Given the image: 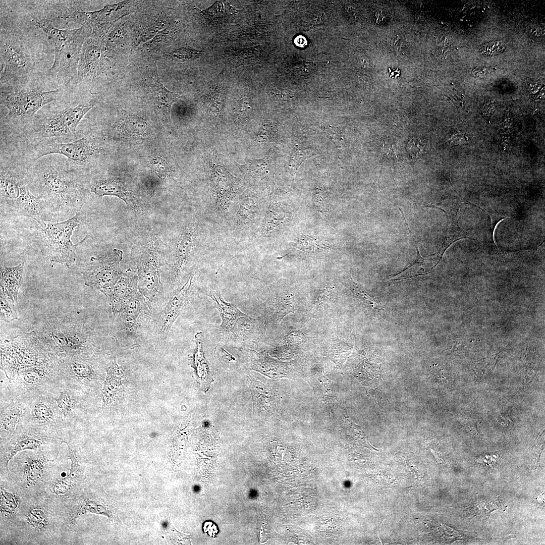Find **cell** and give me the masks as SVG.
Instances as JSON below:
<instances>
[{
  "mask_svg": "<svg viewBox=\"0 0 545 545\" xmlns=\"http://www.w3.org/2000/svg\"><path fill=\"white\" fill-rule=\"evenodd\" d=\"M27 178L29 187L52 207L60 220L79 212L85 188L75 171L61 165H39Z\"/></svg>",
  "mask_w": 545,
  "mask_h": 545,
  "instance_id": "1",
  "label": "cell"
},
{
  "mask_svg": "<svg viewBox=\"0 0 545 545\" xmlns=\"http://www.w3.org/2000/svg\"><path fill=\"white\" fill-rule=\"evenodd\" d=\"M29 189L27 177L14 171L1 168V214L30 217L42 228L48 223L60 221L52 207L41 197L32 194Z\"/></svg>",
  "mask_w": 545,
  "mask_h": 545,
  "instance_id": "2",
  "label": "cell"
},
{
  "mask_svg": "<svg viewBox=\"0 0 545 545\" xmlns=\"http://www.w3.org/2000/svg\"><path fill=\"white\" fill-rule=\"evenodd\" d=\"M35 63L22 36L13 28L1 27V85L24 83L30 77Z\"/></svg>",
  "mask_w": 545,
  "mask_h": 545,
  "instance_id": "3",
  "label": "cell"
},
{
  "mask_svg": "<svg viewBox=\"0 0 545 545\" xmlns=\"http://www.w3.org/2000/svg\"><path fill=\"white\" fill-rule=\"evenodd\" d=\"M23 85L9 84L7 88L1 87V103L8 110L7 120L30 119L42 107L57 100L63 93V88L44 90L37 85Z\"/></svg>",
  "mask_w": 545,
  "mask_h": 545,
  "instance_id": "4",
  "label": "cell"
},
{
  "mask_svg": "<svg viewBox=\"0 0 545 545\" xmlns=\"http://www.w3.org/2000/svg\"><path fill=\"white\" fill-rule=\"evenodd\" d=\"M80 223L78 212L63 222L48 223L45 227L41 228L38 242L43 256L52 262L64 264L70 268L76 261L77 247L90 237L86 235L78 243H73V232Z\"/></svg>",
  "mask_w": 545,
  "mask_h": 545,
  "instance_id": "5",
  "label": "cell"
},
{
  "mask_svg": "<svg viewBox=\"0 0 545 545\" xmlns=\"http://www.w3.org/2000/svg\"><path fill=\"white\" fill-rule=\"evenodd\" d=\"M32 332L42 343H51L66 352L83 349L91 336L83 324L56 317H50Z\"/></svg>",
  "mask_w": 545,
  "mask_h": 545,
  "instance_id": "6",
  "label": "cell"
},
{
  "mask_svg": "<svg viewBox=\"0 0 545 545\" xmlns=\"http://www.w3.org/2000/svg\"><path fill=\"white\" fill-rule=\"evenodd\" d=\"M40 343L32 331L5 340L1 345L2 369L15 372L46 362L36 349Z\"/></svg>",
  "mask_w": 545,
  "mask_h": 545,
  "instance_id": "7",
  "label": "cell"
},
{
  "mask_svg": "<svg viewBox=\"0 0 545 545\" xmlns=\"http://www.w3.org/2000/svg\"><path fill=\"white\" fill-rule=\"evenodd\" d=\"M122 258L123 251L117 249L99 257H91L82 271L85 285L96 288L105 296L120 278Z\"/></svg>",
  "mask_w": 545,
  "mask_h": 545,
  "instance_id": "8",
  "label": "cell"
},
{
  "mask_svg": "<svg viewBox=\"0 0 545 545\" xmlns=\"http://www.w3.org/2000/svg\"><path fill=\"white\" fill-rule=\"evenodd\" d=\"M116 315H118L117 336L120 339L124 340L143 336L152 317L150 301L139 292Z\"/></svg>",
  "mask_w": 545,
  "mask_h": 545,
  "instance_id": "9",
  "label": "cell"
},
{
  "mask_svg": "<svg viewBox=\"0 0 545 545\" xmlns=\"http://www.w3.org/2000/svg\"><path fill=\"white\" fill-rule=\"evenodd\" d=\"M90 29L82 26V30L76 37L54 49V61L46 72L47 76L65 84L77 79L80 52Z\"/></svg>",
  "mask_w": 545,
  "mask_h": 545,
  "instance_id": "10",
  "label": "cell"
},
{
  "mask_svg": "<svg viewBox=\"0 0 545 545\" xmlns=\"http://www.w3.org/2000/svg\"><path fill=\"white\" fill-rule=\"evenodd\" d=\"M158 248L157 238L151 237L147 250L140 257L137 263L139 291L150 302L155 301L162 292Z\"/></svg>",
  "mask_w": 545,
  "mask_h": 545,
  "instance_id": "11",
  "label": "cell"
},
{
  "mask_svg": "<svg viewBox=\"0 0 545 545\" xmlns=\"http://www.w3.org/2000/svg\"><path fill=\"white\" fill-rule=\"evenodd\" d=\"M95 105V102H81L52 112L43 122L40 132L46 137L73 135L85 114Z\"/></svg>",
  "mask_w": 545,
  "mask_h": 545,
  "instance_id": "12",
  "label": "cell"
},
{
  "mask_svg": "<svg viewBox=\"0 0 545 545\" xmlns=\"http://www.w3.org/2000/svg\"><path fill=\"white\" fill-rule=\"evenodd\" d=\"M193 275L191 274L186 283L171 294L164 309L156 315L154 328L156 334L166 338L176 319L188 302L191 293Z\"/></svg>",
  "mask_w": 545,
  "mask_h": 545,
  "instance_id": "13",
  "label": "cell"
},
{
  "mask_svg": "<svg viewBox=\"0 0 545 545\" xmlns=\"http://www.w3.org/2000/svg\"><path fill=\"white\" fill-rule=\"evenodd\" d=\"M98 151V148L91 139L83 137L71 142L48 145L40 151L38 158L59 154L76 164H83L88 161Z\"/></svg>",
  "mask_w": 545,
  "mask_h": 545,
  "instance_id": "14",
  "label": "cell"
},
{
  "mask_svg": "<svg viewBox=\"0 0 545 545\" xmlns=\"http://www.w3.org/2000/svg\"><path fill=\"white\" fill-rule=\"evenodd\" d=\"M148 79L156 114L165 125L170 124L172 105L180 96L164 86L158 76L155 63L149 67Z\"/></svg>",
  "mask_w": 545,
  "mask_h": 545,
  "instance_id": "15",
  "label": "cell"
},
{
  "mask_svg": "<svg viewBox=\"0 0 545 545\" xmlns=\"http://www.w3.org/2000/svg\"><path fill=\"white\" fill-rule=\"evenodd\" d=\"M139 292L137 272L131 269L122 272L117 284L105 295L114 315L119 313Z\"/></svg>",
  "mask_w": 545,
  "mask_h": 545,
  "instance_id": "16",
  "label": "cell"
},
{
  "mask_svg": "<svg viewBox=\"0 0 545 545\" xmlns=\"http://www.w3.org/2000/svg\"><path fill=\"white\" fill-rule=\"evenodd\" d=\"M91 192L99 196H114L123 200L131 209L136 211L138 204L136 198L128 186L120 178L108 177L99 179L90 187Z\"/></svg>",
  "mask_w": 545,
  "mask_h": 545,
  "instance_id": "17",
  "label": "cell"
},
{
  "mask_svg": "<svg viewBox=\"0 0 545 545\" xmlns=\"http://www.w3.org/2000/svg\"><path fill=\"white\" fill-rule=\"evenodd\" d=\"M97 38L96 35L88 37L83 45L78 63L77 81L92 75L99 62L101 48Z\"/></svg>",
  "mask_w": 545,
  "mask_h": 545,
  "instance_id": "18",
  "label": "cell"
},
{
  "mask_svg": "<svg viewBox=\"0 0 545 545\" xmlns=\"http://www.w3.org/2000/svg\"><path fill=\"white\" fill-rule=\"evenodd\" d=\"M195 347L190 358V364L194 368L198 383L201 389L207 391L213 382L208 363L204 353V335L199 332L195 335Z\"/></svg>",
  "mask_w": 545,
  "mask_h": 545,
  "instance_id": "19",
  "label": "cell"
},
{
  "mask_svg": "<svg viewBox=\"0 0 545 545\" xmlns=\"http://www.w3.org/2000/svg\"><path fill=\"white\" fill-rule=\"evenodd\" d=\"M24 263L16 266L1 267V294L15 305L23 280Z\"/></svg>",
  "mask_w": 545,
  "mask_h": 545,
  "instance_id": "20",
  "label": "cell"
},
{
  "mask_svg": "<svg viewBox=\"0 0 545 545\" xmlns=\"http://www.w3.org/2000/svg\"><path fill=\"white\" fill-rule=\"evenodd\" d=\"M213 301L221 316L222 322L220 329L227 333H232L238 320L244 317H249L242 312L234 304L227 302L221 295L211 290L207 294Z\"/></svg>",
  "mask_w": 545,
  "mask_h": 545,
  "instance_id": "21",
  "label": "cell"
},
{
  "mask_svg": "<svg viewBox=\"0 0 545 545\" xmlns=\"http://www.w3.org/2000/svg\"><path fill=\"white\" fill-rule=\"evenodd\" d=\"M106 377L102 390L103 404L107 406L112 403L119 395L125 379L122 368L114 360L106 369Z\"/></svg>",
  "mask_w": 545,
  "mask_h": 545,
  "instance_id": "22",
  "label": "cell"
},
{
  "mask_svg": "<svg viewBox=\"0 0 545 545\" xmlns=\"http://www.w3.org/2000/svg\"><path fill=\"white\" fill-rule=\"evenodd\" d=\"M119 116L116 130L128 137H141L147 133V124L141 118L130 114L121 107L118 108Z\"/></svg>",
  "mask_w": 545,
  "mask_h": 545,
  "instance_id": "23",
  "label": "cell"
},
{
  "mask_svg": "<svg viewBox=\"0 0 545 545\" xmlns=\"http://www.w3.org/2000/svg\"><path fill=\"white\" fill-rule=\"evenodd\" d=\"M192 231L186 227L182 232L177 244L175 260L172 266L174 279L176 280L188 263L192 245Z\"/></svg>",
  "mask_w": 545,
  "mask_h": 545,
  "instance_id": "24",
  "label": "cell"
},
{
  "mask_svg": "<svg viewBox=\"0 0 545 545\" xmlns=\"http://www.w3.org/2000/svg\"><path fill=\"white\" fill-rule=\"evenodd\" d=\"M344 282L355 296L369 309L375 312H380L385 310L381 302L370 296L360 284L353 281L350 274L346 276Z\"/></svg>",
  "mask_w": 545,
  "mask_h": 545,
  "instance_id": "25",
  "label": "cell"
},
{
  "mask_svg": "<svg viewBox=\"0 0 545 545\" xmlns=\"http://www.w3.org/2000/svg\"><path fill=\"white\" fill-rule=\"evenodd\" d=\"M417 257L411 263L408 264L402 271L391 275L392 280H402L426 274V271L429 267L428 266L429 258L422 257L419 253L418 247L416 248Z\"/></svg>",
  "mask_w": 545,
  "mask_h": 545,
  "instance_id": "26",
  "label": "cell"
},
{
  "mask_svg": "<svg viewBox=\"0 0 545 545\" xmlns=\"http://www.w3.org/2000/svg\"><path fill=\"white\" fill-rule=\"evenodd\" d=\"M42 440L37 438L24 436L20 438L8 448L5 455V459L8 468L9 461L18 452L27 449L35 450L43 444Z\"/></svg>",
  "mask_w": 545,
  "mask_h": 545,
  "instance_id": "27",
  "label": "cell"
},
{
  "mask_svg": "<svg viewBox=\"0 0 545 545\" xmlns=\"http://www.w3.org/2000/svg\"><path fill=\"white\" fill-rule=\"evenodd\" d=\"M291 244L299 250L308 253L320 252L330 249L329 246L322 240L307 235L299 237Z\"/></svg>",
  "mask_w": 545,
  "mask_h": 545,
  "instance_id": "28",
  "label": "cell"
},
{
  "mask_svg": "<svg viewBox=\"0 0 545 545\" xmlns=\"http://www.w3.org/2000/svg\"><path fill=\"white\" fill-rule=\"evenodd\" d=\"M67 363L71 372L78 378L88 379L93 374L92 366L89 362L82 358H71Z\"/></svg>",
  "mask_w": 545,
  "mask_h": 545,
  "instance_id": "29",
  "label": "cell"
},
{
  "mask_svg": "<svg viewBox=\"0 0 545 545\" xmlns=\"http://www.w3.org/2000/svg\"><path fill=\"white\" fill-rule=\"evenodd\" d=\"M506 509V506L498 497L488 502L483 501L473 505L471 507L470 510L475 515L489 517L490 513L495 510L504 511Z\"/></svg>",
  "mask_w": 545,
  "mask_h": 545,
  "instance_id": "30",
  "label": "cell"
},
{
  "mask_svg": "<svg viewBox=\"0 0 545 545\" xmlns=\"http://www.w3.org/2000/svg\"><path fill=\"white\" fill-rule=\"evenodd\" d=\"M48 365L45 362L40 365L25 369L23 379L25 383L33 385L45 377L48 372Z\"/></svg>",
  "mask_w": 545,
  "mask_h": 545,
  "instance_id": "31",
  "label": "cell"
},
{
  "mask_svg": "<svg viewBox=\"0 0 545 545\" xmlns=\"http://www.w3.org/2000/svg\"><path fill=\"white\" fill-rule=\"evenodd\" d=\"M21 415V409L18 407H12L8 410L1 417V429L6 432L11 434L15 429Z\"/></svg>",
  "mask_w": 545,
  "mask_h": 545,
  "instance_id": "32",
  "label": "cell"
},
{
  "mask_svg": "<svg viewBox=\"0 0 545 545\" xmlns=\"http://www.w3.org/2000/svg\"><path fill=\"white\" fill-rule=\"evenodd\" d=\"M315 155L310 149H305L299 146L294 147L289 162V167L292 175H295L301 164L307 158Z\"/></svg>",
  "mask_w": 545,
  "mask_h": 545,
  "instance_id": "33",
  "label": "cell"
},
{
  "mask_svg": "<svg viewBox=\"0 0 545 545\" xmlns=\"http://www.w3.org/2000/svg\"><path fill=\"white\" fill-rule=\"evenodd\" d=\"M45 462L44 457L31 459L28 462L25 469V475L30 484L33 483L41 475Z\"/></svg>",
  "mask_w": 545,
  "mask_h": 545,
  "instance_id": "34",
  "label": "cell"
},
{
  "mask_svg": "<svg viewBox=\"0 0 545 545\" xmlns=\"http://www.w3.org/2000/svg\"><path fill=\"white\" fill-rule=\"evenodd\" d=\"M285 214L283 210L278 207L269 209L264 222L263 229L265 232L270 231L281 225L284 220Z\"/></svg>",
  "mask_w": 545,
  "mask_h": 545,
  "instance_id": "35",
  "label": "cell"
},
{
  "mask_svg": "<svg viewBox=\"0 0 545 545\" xmlns=\"http://www.w3.org/2000/svg\"><path fill=\"white\" fill-rule=\"evenodd\" d=\"M233 10H234L228 3L216 2L211 7L203 11V13L208 17L220 18L230 15L231 12Z\"/></svg>",
  "mask_w": 545,
  "mask_h": 545,
  "instance_id": "36",
  "label": "cell"
},
{
  "mask_svg": "<svg viewBox=\"0 0 545 545\" xmlns=\"http://www.w3.org/2000/svg\"><path fill=\"white\" fill-rule=\"evenodd\" d=\"M150 166L161 178H165L171 173V169L167 162L161 156L155 155L150 160Z\"/></svg>",
  "mask_w": 545,
  "mask_h": 545,
  "instance_id": "37",
  "label": "cell"
},
{
  "mask_svg": "<svg viewBox=\"0 0 545 545\" xmlns=\"http://www.w3.org/2000/svg\"><path fill=\"white\" fill-rule=\"evenodd\" d=\"M257 209L254 202L250 199L243 201L239 207L238 216L243 222L249 221Z\"/></svg>",
  "mask_w": 545,
  "mask_h": 545,
  "instance_id": "38",
  "label": "cell"
},
{
  "mask_svg": "<svg viewBox=\"0 0 545 545\" xmlns=\"http://www.w3.org/2000/svg\"><path fill=\"white\" fill-rule=\"evenodd\" d=\"M33 415L40 423H44L52 419L53 414L50 408L43 403H37L33 409Z\"/></svg>",
  "mask_w": 545,
  "mask_h": 545,
  "instance_id": "39",
  "label": "cell"
},
{
  "mask_svg": "<svg viewBox=\"0 0 545 545\" xmlns=\"http://www.w3.org/2000/svg\"><path fill=\"white\" fill-rule=\"evenodd\" d=\"M1 318L6 322H10L18 318L15 305L9 302L1 294Z\"/></svg>",
  "mask_w": 545,
  "mask_h": 545,
  "instance_id": "40",
  "label": "cell"
},
{
  "mask_svg": "<svg viewBox=\"0 0 545 545\" xmlns=\"http://www.w3.org/2000/svg\"><path fill=\"white\" fill-rule=\"evenodd\" d=\"M201 52L198 50H195L188 48H181L170 52L168 56L173 60L183 62L190 59H194L199 57Z\"/></svg>",
  "mask_w": 545,
  "mask_h": 545,
  "instance_id": "41",
  "label": "cell"
},
{
  "mask_svg": "<svg viewBox=\"0 0 545 545\" xmlns=\"http://www.w3.org/2000/svg\"><path fill=\"white\" fill-rule=\"evenodd\" d=\"M505 48L506 45L503 42L495 41L482 45L479 51L483 56H490L502 53Z\"/></svg>",
  "mask_w": 545,
  "mask_h": 545,
  "instance_id": "42",
  "label": "cell"
},
{
  "mask_svg": "<svg viewBox=\"0 0 545 545\" xmlns=\"http://www.w3.org/2000/svg\"><path fill=\"white\" fill-rule=\"evenodd\" d=\"M55 400L58 407L65 416L68 415L74 408L71 396L65 392H60L59 397L55 398Z\"/></svg>",
  "mask_w": 545,
  "mask_h": 545,
  "instance_id": "43",
  "label": "cell"
},
{
  "mask_svg": "<svg viewBox=\"0 0 545 545\" xmlns=\"http://www.w3.org/2000/svg\"><path fill=\"white\" fill-rule=\"evenodd\" d=\"M426 145V140L422 138H417L411 139L408 143L407 149L408 152L413 157L417 155L423 151Z\"/></svg>",
  "mask_w": 545,
  "mask_h": 545,
  "instance_id": "44",
  "label": "cell"
},
{
  "mask_svg": "<svg viewBox=\"0 0 545 545\" xmlns=\"http://www.w3.org/2000/svg\"><path fill=\"white\" fill-rule=\"evenodd\" d=\"M495 108V101L491 99L486 100L482 107V115L486 118H489L494 112Z\"/></svg>",
  "mask_w": 545,
  "mask_h": 545,
  "instance_id": "45",
  "label": "cell"
},
{
  "mask_svg": "<svg viewBox=\"0 0 545 545\" xmlns=\"http://www.w3.org/2000/svg\"><path fill=\"white\" fill-rule=\"evenodd\" d=\"M450 143L453 145H459L466 144L468 142V139L466 135L461 132H458L454 134L450 139Z\"/></svg>",
  "mask_w": 545,
  "mask_h": 545,
  "instance_id": "46",
  "label": "cell"
},
{
  "mask_svg": "<svg viewBox=\"0 0 545 545\" xmlns=\"http://www.w3.org/2000/svg\"><path fill=\"white\" fill-rule=\"evenodd\" d=\"M430 374L432 378L435 379H446L444 370L441 367H433L430 370Z\"/></svg>",
  "mask_w": 545,
  "mask_h": 545,
  "instance_id": "47",
  "label": "cell"
},
{
  "mask_svg": "<svg viewBox=\"0 0 545 545\" xmlns=\"http://www.w3.org/2000/svg\"><path fill=\"white\" fill-rule=\"evenodd\" d=\"M491 71V69L486 67H479L472 70V74L474 76L483 78L486 77Z\"/></svg>",
  "mask_w": 545,
  "mask_h": 545,
  "instance_id": "48",
  "label": "cell"
},
{
  "mask_svg": "<svg viewBox=\"0 0 545 545\" xmlns=\"http://www.w3.org/2000/svg\"><path fill=\"white\" fill-rule=\"evenodd\" d=\"M526 31L528 34L534 37H540L541 32L539 27L535 25H530L526 28Z\"/></svg>",
  "mask_w": 545,
  "mask_h": 545,
  "instance_id": "49",
  "label": "cell"
},
{
  "mask_svg": "<svg viewBox=\"0 0 545 545\" xmlns=\"http://www.w3.org/2000/svg\"><path fill=\"white\" fill-rule=\"evenodd\" d=\"M512 125V119L510 113H506L504 121L502 123V128L505 130H510Z\"/></svg>",
  "mask_w": 545,
  "mask_h": 545,
  "instance_id": "50",
  "label": "cell"
},
{
  "mask_svg": "<svg viewBox=\"0 0 545 545\" xmlns=\"http://www.w3.org/2000/svg\"><path fill=\"white\" fill-rule=\"evenodd\" d=\"M295 42L296 45L299 47H304L307 44L305 38L302 36H298L295 38Z\"/></svg>",
  "mask_w": 545,
  "mask_h": 545,
  "instance_id": "51",
  "label": "cell"
},
{
  "mask_svg": "<svg viewBox=\"0 0 545 545\" xmlns=\"http://www.w3.org/2000/svg\"><path fill=\"white\" fill-rule=\"evenodd\" d=\"M539 87L540 85L538 83L534 81L530 82L528 85L529 90L532 92H534L535 91H536L539 88Z\"/></svg>",
  "mask_w": 545,
  "mask_h": 545,
  "instance_id": "52",
  "label": "cell"
}]
</instances>
